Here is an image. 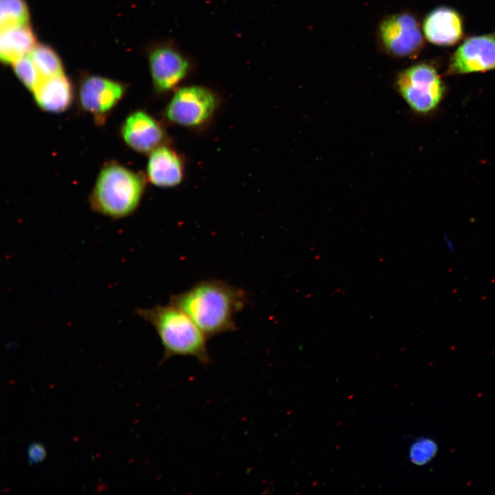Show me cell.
<instances>
[{
    "mask_svg": "<svg viewBox=\"0 0 495 495\" xmlns=\"http://www.w3.org/2000/svg\"><path fill=\"white\" fill-rule=\"evenodd\" d=\"M30 14L24 0H0L1 28L28 25Z\"/></svg>",
    "mask_w": 495,
    "mask_h": 495,
    "instance_id": "16",
    "label": "cell"
},
{
    "mask_svg": "<svg viewBox=\"0 0 495 495\" xmlns=\"http://www.w3.org/2000/svg\"><path fill=\"white\" fill-rule=\"evenodd\" d=\"M437 450V445L433 439L421 438L417 439L410 446L409 459L413 464L424 465L434 459Z\"/></svg>",
    "mask_w": 495,
    "mask_h": 495,
    "instance_id": "18",
    "label": "cell"
},
{
    "mask_svg": "<svg viewBox=\"0 0 495 495\" xmlns=\"http://www.w3.org/2000/svg\"><path fill=\"white\" fill-rule=\"evenodd\" d=\"M396 87L402 98L414 111L426 114L441 102L445 85L434 67L420 63L400 72Z\"/></svg>",
    "mask_w": 495,
    "mask_h": 495,
    "instance_id": "4",
    "label": "cell"
},
{
    "mask_svg": "<svg viewBox=\"0 0 495 495\" xmlns=\"http://www.w3.org/2000/svg\"><path fill=\"white\" fill-rule=\"evenodd\" d=\"M36 45V37L28 24L1 28L0 57L6 64H12L30 54Z\"/></svg>",
    "mask_w": 495,
    "mask_h": 495,
    "instance_id": "14",
    "label": "cell"
},
{
    "mask_svg": "<svg viewBox=\"0 0 495 495\" xmlns=\"http://www.w3.org/2000/svg\"><path fill=\"white\" fill-rule=\"evenodd\" d=\"M495 69V33L465 39L452 54L449 74H464Z\"/></svg>",
    "mask_w": 495,
    "mask_h": 495,
    "instance_id": "8",
    "label": "cell"
},
{
    "mask_svg": "<svg viewBox=\"0 0 495 495\" xmlns=\"http://www.w3.org/2000/svg\"><path fill=\"white\" fill-rule=\"evenodd\" d=\"M423 31L426 38L439 46H451L463 36V23L460 14L453 8L440 6L425 17Z\"/></svg>",
    "mask_w": 495,
    "mask_h": 495,
    "instance_id": "11",
    "label": "cell"
},
{
    "mask_svg": "<svg viewBox=\"0 0 495 495\" xmlns=\"http://www.w3.org/2000/svg\"><path fill=\"white\" fill-rule=\"evenodd\" d=\"M32 92L38 107L50 113L65 111L74 98L72 84L64 74L43 78Z\"/></svg>",
    "mask_w": 495,
    "mask_h": 495,
    "instance_id": "13",
    "label": "cell"
},
{
    "mask_svg": "<svg viewBox=\"0 0 495 495\" xmlns=\"http://www.w3.org/2000/svg\"><path fill=\"white\" fill-rule=\"evenodd\" d=\"M145 178L115 162L100 169L89 197L91 209L113 219L132 214L138 208Z\"/></svg>",
    "mask_w": 495,
    "mask_h": 495,
    "instance_id": "3",
    "label": "cell"
},
{
    "mask_svg": "<svg viewBox=\"0 0 495 495\" xmlns=\"http://www.w3.org/2000/svg\"><path fill=\"white\" fill-rule=\"evenodd\" d=\"M218 100L209 89L199 85L176 90L165 110L166 118L179 126L197 128L208 122L217 110Z\"/></svg>",
    "mask_w": 495,
    "mask_h": 495,
    "instance_id": "5",
    "label": "cell"
},
{
    "mask_svg": "<svg viewBox=\"0 0 495 495\" xmlns=\"http://www.w3.org/2000/svg\"><path fill=\"white\" fill-rule=\"evenodd\" d=\"M27 454L29 465H34L43 461L46 457L47 452L42 443L32 442L28 446Z\"/></svg>",
    "mask_w": 495,
    "mask_h": 495,
    "instance_id": "19",
    "label": "cell"
},
{
    "mask_svg": "<svg viewBox=\"0 0 495 495\" xmlns=\"http://www.w3.org/2000/svg\"><path fill=\"white\" fill-rule=\"evenodd\" d=\"M248 301L247 291L225 281L208 279L172 296L169 303L185 312L210 338L234 331L236 314Z\"/></svg>",
    "mask_w": 495,
    "mask_h": 495,
    "instance_id": "1",
    "label": "cell"
},
{
    "mask_svg": "<svg viewBox=\"0 0 495 495\" xmlns=\"http://www.w3.org/2000/svg\"><path fill=\"white\" fill-rule=\"evenodd\" d=\"M125 89V86L119 82L98 76H87L82 79L79 85L80 107L91 114L98 124L104 123L124 96Z\"/></svg>",
    "mask_w": 495,
    "mask_h": 495,
    "instance_id": "7",
    "label": "cell"
},
{
    "mask_svg": "<svg viewBox=\"0 0 495 495\" xmlns=\"http://www.w3.org/2000/svg\"><path fill=\"white\" fill-rule=\"evenodd\" d=\"M124 143L133 151L150 153L163 145L165 133L159 122L144 111L137 110L129 114L120 127Z\"/></svg>",
    "mask_w": 495,
    "mask_h": 495,
    "instance_id": "10",
    "label": "cell"
},
{
    "mask_svg": "<svg viewBox=\"0 0 495 495\" xmlns=\"http://www.w3.org/2000/svg\"><path fill=\"white\" fill-rule=\"evenodd\" d=\"M12 67L16 77L32 91L43 79L29 54L14 61Z\"/></svg>",
    "mask_w": 495,
    "mask_h": 495,
    "instance_id": "17",
    "label": "cell"
},
{
    "mask_svg": "<svg viewBox=\"0 0 495 495\" xmlns=\"http://www.w3.org/2000/svg\"><path fill=\"white\" fill-rule=\"evenodd\" d=\"M379 35L386 52L398 58L417 56L424 44L419 21L408 12L385 18L380 25Z\"/></svg>",
    "mask_w": 495,
    "mask_h": 495,
    "instance_id": "6",
    "label": "cell"
},
{
    "mask_svg": "<svg viewBox=\"0 0 495 495\" xmlns=\"http://www.w3.org/2000/svg\"><path fill=\"white\" fill-rule=\"evenodd\" d=\"M148 63L154 88L160 93L176 88L190 69L188 58L169 45L153 49L149 54Z\"/></svg>",
    "mask_w": 495,
    "mask_h": 495,
    "instance_id": "9",
    "label": "cell"
},
{
    "mask_svg": "<svg viewBox=\"0 0 495 495\" xmlns=\"http://www.w3.org/2000/svg\"><path fill=\"white\" fill-rule=\"evenodd\" d=\"M136 314L153 327L164 349L163 363L174 356H190L207 365L210 355L207 336L182 310L170 303L138 308Z\"/></svg>",
    "mask_w": 495,
    "mask_h": 495,
    "instance_id": "2",
    "label": "cell"
},
{
    "mask_svg": "<svg viewBox=\"0 0 495 495\" xmlns=\"http://www.w3.org/2000/svg\"><path fill=\"white\" fill-rule=\"evenodd\" d=\"M184 163L173 148L162 145L149 153L146 173L155 186L170 188L177 186L184 177Z\"/></svg>",
    "mask_w": 495,
    "mask_h": 495,
    "instance_id": "12",
    "label": "cell"
},
{
    "mask_svg": "<svg viewBox=\"0 0 495 495\" xmlns=\"http://www.w3.org/2000/svg\"><path fill=\"white\" fill-rule=\"evenodd\" d=\"M29 55L43 78L64 74L59 56L50 47L36 45Z\"/></svg>",
    "mask_w": 495,
    "mask_h": 495,
    "instance_id": "15",
    "label": "cell"
}]
</instances>
